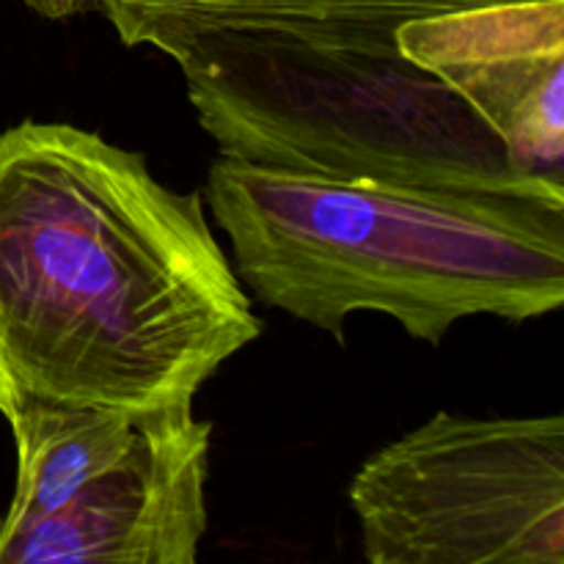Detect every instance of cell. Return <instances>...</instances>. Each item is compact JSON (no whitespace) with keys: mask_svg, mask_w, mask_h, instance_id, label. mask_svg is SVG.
<instances>
[{"mask_svg":"<svg viewBox=\"0 0 564 564\" xmlns=\"http://www.w3.org/2000/svg\"><path fill=\"white\" fill-rule=\"evenodd\" d=\"M218 154L290 174L400 185L564 187L518 169L505 141L400 44L213 31L174 55Z\"/></svg>","mask_w":564,"mask_h":564,"instance_id":"cell-3","label":"cell"},{"mask_svg":"<svg viewBox=\"0 0 564 564\" xmlns=\"http://www.w3.org/2000/svg\"><path fill=\"white\" fill-rule=\"evenodd\" d=\"M350 507L372 564H564V419L435 413L358 468Z\"/></svg>","mask_w":564,"mask_h":564,"instance_id":"cell-4","label":"cell"},{"mask_svg":"<svg viewBox=\"0 0 564 564\" xmlns=\"http://www.w3.org/2000/svg\"><path fill=\"white\" fill-rule=\"evenodd\" d=\"M25 6L44 20H72L94 11V0H25Z\"/></svg>","mask_w":564,"mask_h":564,"instance_id":"cell-9","label":"cell"},{"mask_svg":"<svg viewBox=\"0 0 564 564\" xmlns=\"http://www.w3.org/2000/svg\"><path fill=\"white\" fill-rule=\"evenodd\" d=\"M397 44L482 116L518 169L564 185V0L424 17Z\"/></svg>","mask_w":564,"mask_h":564,"instance_id":"cell-6","label":"cell"},{"mask_svg":"<svg viewBox=\"0 0 564 564\" xmlns=\"http://www.w3.org/2000/svg\"><path fill=\"white\" fill-rule=\"evenodd\" d=\"M259 336L202 193L75 124L0 132V416L185 405Z\"/></svg>","mask_w":564,"mask_h":564,"instance_id":"cell-1","label":"cell"},{"mask_svg":"<svg viewBox=\"0 0 564 564\" xmlns=\"http://www.w3.org/2000/svg\"><path fill=\"white\" fill-rule=\"evenodd\" d=\"M143 413L28 402L3 416L17 449V485L0 527L58 510L91 477L119 460Z\"/></svg>","mask_w":564,"mask_h":564,"instance_id":"cell-8","label":"cell"},{"mask_svg":"<svg viewBox=\"0 0 564 564\" xmlns=\"http://www.w3.org/2000/svg\"><path fill=\"white\" fill-rule=\"evenodd\" d=\"M207 198L248 295L339 341L358 312L435 347L468 317L523 323L564 301V187L325 180L218 154Z\"/></svg>","mask_w":564,"mask_h":564,"instance_id":"cell-2","label":"cell"},{"mask_svg":"<svg viewBox=\"0 0 564 564\" xmlns=\"http://www.w3.org/2000/svg\"><path fill=\"white\" fill-rule=\"evenodd\" d=\"M213 424L193 402L143 413L119 460L66 505L0 527V564H193L209 527Z\"/></svg>","mask_w":564,"mask_h":564,"instance_id":"cell-5","label":"cell"},{"mask_svg":"<svg viewBox=\"0 0 564 564\" xmlns=\"http://www.w3.org/2000/svg\"><path fill=\"white\" fill-rule=\"evenodd\" d=\"M510 0H94L124 47L174 58L213 31H281L339 44H397L405 22Z\"/></svg>","mask_w":564,"mask_h":564,"instance_id":"cell-7","label":"cell"}]
</instances>
